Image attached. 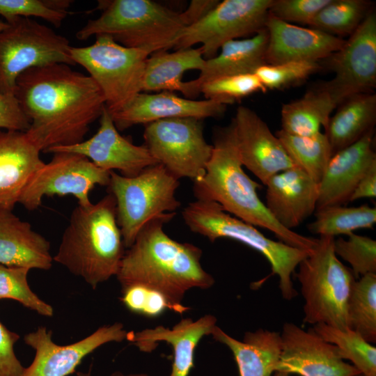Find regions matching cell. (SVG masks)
Listing matches in <instances>:
<instances>
[{
    "mask_svg": "<svg viewBox=\"0 0 376 376\" xmlns=\"http://www.w3.org/2000/svg\"><path fill=\"white\" fill-rule=\"evenodd\" d=\"M121 301L130 311L148 318L160 315L171 310L167 299L159 292L134 285L122 289Z\"/></svg>",
    "mask_w": 376,
    "mask_h": 376,
    "instance_id": "60d3db41",
    "label": "cell"
},
{
    "mask_svg": "<svg viewBox=\"0 0 376 376\" xmlns=\"http://www.w3.org/2000/svg\"><path fill=\"white\" fill-rule=\"evenodd\" d=\"M272 376H295V375L288 374V373H281V372H275Z\"/></svg>",
    "mask_w": 376,
    "mask_h": 376,
    "instance_id": "c3c4849f",
    "label": "cell"
},
{
    "mask_svg": "<svg viewBox=\"0 0 376 376\" xmlns=\"http://www.w3.org/2000/svg\"><path fill=\"white\" fill-rule=\"evenodd\" d=\"M268 34L265 28L252 37L235 39L224 44L213 58L206 59L197 78L184 81L181 93L187 98L201 93L202 86L212 79L240 74L254 73L266 63Z\"/></svg>",
    "mask_w": 376,
    "mask_h": 376,
    "instance_id": "cb8c5ba5",
    "label": "cell"
},
{
    "mask_svg": "<svg viewBox=\"0 0 376 376\" xmlns=\"http://www.w3.org/2000/svg\"><path fill=\"white\" fill-rule=\"evenodd\" d=\"M205 61L200 47L155 52L146 60L142 92H181L185 72L201 71Z\"/></svg>",
    "mask_w": 376,
    "mask_h": 376,
    "instance_id": "f1b7e54d",
    "label": "cell"
},
{
    "mask_svg": "<svg viewBox=\"0 0 376 376\" xmlns=\"http://www.w3.org/2000/svg\"><path fill=\"white\" fill-rule=\"evenodd\" d=\"M265 185V205L286 229L293 230L316 210L319 184L296 166L273 175Z\"/></svg>",
    "mask_w": 376,
    "mask_h": 376,
    "instance_id": "7402d4cb",
    "label": "cell"
},
{
    "mask_svg": "<svg viewBox=\"0 0 376 376\" xmlns=\"http://www.w3.org/2000/svg\"><path fill=\"white\" fill-rule=\"evenodd\" d=\"M179 179L163 165L148 166L133 177L110 171L108 185L116 203V218L125 247L133 244L142 227L154 217L175 212Z\"/></svg>",
    "mask_w": 376,
    "mask_h": 376,
    "instance_id": "ba28073f",
    "label": "cell"
},
{
    "mask_svg": "<svg viewBox=\"0 0 376 376\" xmlns=\"http://www.w3.org/2000/svg\"><path fill=\"white\" fill-rule=\"evenodd\" d=\"M6 22L0 31V93L14 94L17 77L30 68L75 65L69 40L50 27L28 17Z\"/></svg>",
    "mask_w": 376,
    "mask_h": 376,
    "instance_id": "30bf717a",
    "label": "cell"
},
{
    "mask_svg": "<svg viewBox=\"0 0 376 376\" xmlns=\"http://www.w3.org/2000/svg\"><path fill=\"white\" fill-rule=\"evenodd\" d=\"M175 215H158L142 227L125 251L116 278L122 289L139 285L159 292L172 311L182 314L189 310L182 304L185 293L193 288H210L214 279L202 267L199 247L165 233L164 226Z\"/></svg>",
    "mask_w": 376,
    "mask_h": 376,
    "instance_id": "7a4b0ae2",
    "label": "cell"
},
{
    "mask_svg": "<svg viewBox=\"0 0 376 376\" xmlns=\"http://www.w3.org/2000/svg\"><path fill=\"white\" fill-rule=\"evenodd\" d=\"M331 0H273L269 13L288 23L308 25Z\"/></svg>",
    "mask_w": 376,
    "mask_h": 376,
    "instance_id": "b9f144b4",
    "label": "cell"
},
{
    "mask_svg": "<svg viewBox=\"0 0 376 376\" xmlns=\"http://www.w3.org/2000/svg\"><path fill=\"white\" fill-rule=\"evenodd\" d=\"M29 126L15 94L0 93V130L26 132Z\"/></svg>",
    "mask_w": 376,
    "mask_h": 376,
    "instance_id": "ee69618b",
    "label": "cell"
},
{
    "mask_svg": "<svg viewBox=\"0 0 376 376\" xmlns=\"http://www.w3.org/2000/svg\"><path fill=\"white\" fill-rule=\"evenodd\" d=\"M349 327L370 343L376 342V273L353 283L347 304Z\"/></svg>",
    "mask_w": 376,
    "mask_h": 376,
    "instance_id": "836d02e7",
    "label": "cell"
},
{
    "mask_svg": "<svg viewBox=\"0 0 376 376\" xmlns=\"http://www.w3.org/2000/svg\"><path fill=\"white\" fill-rule=\"evenodd\" d=\"M227 105L219 100L181 97L171 91L141 92L126 107L111 116L118 130L123 131L136 125H145L166 118H218L224 115Z\"/></svg>",
    "mask_w": 376,
    "mask_h": 376,
    "instance_id": "d6986e66",
    "label": "cell"
},
{
    "mask_svg": "<svg viewBox=\"0 0 376 376\" xmlns=\"http://www.w3.org/2000/svg\"><path fill=\"white\" fill-rule=\"evenodd\" d=\"M101 15L76 33L79 40L106 35L120 45L152 54L173 48L188 26L182 13L150 0L99 1Z\"/></svg>",
    "mask_w": 376,
    "mask_h": 376,
    "instance_id": "5b68a950",
    "label": "cell"
},
{
    "mask_svg": "<svg viewBox=\"0 0 376 376\" xmlns=\"http://www.w3.org/2000/svg\"><path fill=\"white\" fill-rule=\"evenodd\" d=\"M232 120L242 166L263 184L295 166L279 138L254 111L240 106Z\"/></svg>",
    "mask_w": 376,
    "mask_h": 376,
    "instance_id": "ac0fdd59",
    "label": "cell"
},
{
    "mask_svg": "<svg viewBox=\"0 0 376 376\" xmlns=\"http://www.w3.org/2000/svg\"><path fill=\"white\" fill-rule=\"evenodd\" d=\"M219 1L193 0L187 8L182 12L188 26L195 23L209 13Z\"/></svg>",
    "mask_w": 376,
    "mask_h": 376,
    "instance_id": "bcb514c9",
    "label": "cell"
},
{
    "mask_svg": "<svg viewBox=\"0 0 376 376\" xmlns=\"http://www.w3.org/2000/svg\"><path fill=\"white\" fill-rule=\"evenodd\" d=\"M261 185L244 171L233 120L214 131L212 152L205 173L194 181L197 200L219 203L231 215L255 227L274 233L279 241L310 251L318 238L306 237L283 227L273 217L258 195Z\"/></svg>",
    "mask_w": 376,
    "mask_h": 376,
    "instance_id": "3957f363",
    "label": "cell"
},
{
    "mask_svg": "<svg viewBox=\"0 0 376 376\" xmlns=\"http://www.w3.org/2000/svg\"><path fill=\"white\" fill-rule=\"evenodd\" d=\"M373 144L374 129L331 156L319 183L316 210L350 202L358 182L376 162Z\"/></svg>",
    "mask_w": 376,
    "mask_h": 376,
    "instance_id": "44dd1931",
    "label": "cell"
},
{
    "mask_svg": "<svg viewBox=\"0 0 376 376\" xmlns=\"http://www.w3.org/2000/svg\"><path fill=\"white\" fill-rule=\"evenodd\" d=\"M19 336L0 322V376H22L25 368L14 350Z\"/></svg>",
    "mask_w": 376,
    "mask_h": 376,
    "instance_id": "7bdbcfd3",
    "label": "cell"
},
{
    "mask_svg": "<svg viewBox=\"0 0 376 376\" xmlns=\"http://www.w3.org/2000/svg\"><path fill=\"white\" fill-rule=\"evenodd\" d=\"M372 4L367 0H331L308 26L340 38L350 36L371 10Z\"/></svg>",
    "mask_w": 376,
    "mask_h": 376,
    "instance_id": "e575fe53",
    "label": "cell"
},
{
    "mask_svg": "<svg viewBox=\"0 0 376 376\" xmlns=\"http://www.w3.org/2000/svg\"><path fill=\"white\" fill-rule=\"evenodd\" d=\"M335 74L324 85L338 105L359 93H373L376 86V15L371 9L342 47L320 61Z\"/></svg>",
    "mask_w": 376,
    "mask_h": 376,
    "instance_id": "5bb4252c",
    "label": "cell"
},
{
    "mask_svg": "<svg viewBox=\"0 0 376 376\" xmlns=\"http://www.w3.org/2000/svg\"><path fill=\"white\" fill-rule=\"evenodd\" d=\"M67 152L81 155L107 171H119L122 175L133 177L148 166L159 164L144 146H137L123 136L104 107L97 132L77 144L55 147L46 153Z\"/></svg>",
    "mask_w": 376,
    "mask_h": 376,
    "instance_id": "e0dca14e",
    "label": "cell"
},
{
    "mask_svg": "<svg viewBox=\"0 0 376 376\" xmlns=\"http://www.w3.org/2000/svg\"><path fill=\"white\" fill-rule=\"evenodd\" d=\"M127 333L121 322H114L99 327L77 342L60 345L52 340L51 331L39 327L24 337V343L35 351V357L22 376L71 375L87 355L106 343L122 342Z\"/></svg>",
    "mask_w": 376,
    "mask_h": 376,
    "instance_id": "9a60e30c",
    "label": "cell"
},
{
    "mask_svg": "<svg viewBox=\"0 0 376 376\" xmlns=\"http://www.w3.org/2000/svg\"><path fill=\"white\" fill-rule=\"evenodd\" d=\"M93 44L71 47L75 65L88 72L101 90L110 114L126 107L142 92L147 52L123 46L106 35L95 36Z\"/></svg>",
    "mask_w": 376,
    "mask_h": 376,
    "instance_id": "9c48e42d",
    "label": "cell"
},
{
    "mask_svg": "<svg viewBox=\"0 0 376 376\" xmlns=\"http://www.w3.org/2000/svg\"><path fill=\"white\" fill-rule=\"evenodd\" d=\"M281 349L275 372L297 376H354L360 372L345 361L336 346L324 340L313 329L292 322L283 324Z\"/></svg>",
    "mask_w": 376,
    "mask_h": 376,
    "instance_id": "2e32d148",
    "label": "cell"
},
{
    "mask_svg": "<svg viewBox=\"0 0 376 376\" xmlns=\"http://www.w3.org/2000/svg\"><path fill=\"white\" fill-rule=\"evenodd\" d=\"M265 28L268 34L266 63L320 61L340 49L345 40L313 28L282 21L269 13Z\"/></svg>",
    "mask_w": 376,
    "mask_h": 376,
    "instance_id": "ffe728a7",
    "label": "cell"
},
{
    "mask_svg": "<svg viewBox=\"0 0 376 376\" xmlns=\"http://www.w3.org/2000/svg\"><path fill=\"white\" fill-rule=\"evenodd\" d=\"M8 23L0 20V31L5 29L8 26Z\"/></svg>",
    "mask_w": 376,
    "mask_h": 376,
    "instance_id": "681fc988",
    "label": "cell"
},
{
    "mask_svg": "<svg viewBox=\"0 0 376 376\" xmlns=\"http://www.w3.org/2000/svg\"><path fill=\"white\" fill-rule=\"evenodd\" d=\"M338 106L324 83L308 91L301 98L283 104L281 130L288 134L310 136L326 127L331 113Z\"/></svg>",
    "mask_w": 376,
    "mask_h": 376,
    "instance_id": "f546056e",
    "label": "cell"
},
{
    "mask_svg": "<svg viewBox=\"0 0 376 376\" xmlns=\"http://www.w3.org/2000/svg\"><path fill=\"white\" fill-rule=\"evenodd\" d=\"M376 196V162H374L361 178L355 187L350 202Z\"/></svg>",
    "mask_w": 376,
    "mask_h": 376,
    "instance_id": "f6af8a7d",
    "label": "cell"
},
{
    "mask_svg": "<svg viewBox=\"0 0 376 376\" xmlns=\"http://www.w3.org/2000/svg\"><path fill=\"white\" fill-rule=\"evenodd\" d=\"M77 376H91V372H78ZM111 376H149L146 373H131L128 375H125L120 372H114Z\"/></svg>",
    "mask_w": 376,
    "mask_h": 376,
    "instance_id": "7dc6e473",
    "label": "cell"
},
{
    "mask_svg": "<svg viewBox=\"0 0 376 376\" xmlns=\"http://www.w3.org/2000/svg\"><path fill=\"white\" fill-rule=\"evenodd\" d=\"M273 0H224L204 17L187 26L173 49L201 44L204 58L218 54L226 42L254 35L265 28Z\"/></svg>",
    "mask_w": 376,
    "mask_h": 376,
    "instance_id": "7c38bea8",
    "label": "cell"
},
{
    "mask_svg": "<svg viewBox=\"0 0 376 376\" xmlns=\"http://www.w3.org/2000/svg\"><path fill=\"white\" fill-rule=\"evenodd\" d=\"M14 94L30 122L26 134L44 152L83 141L105 107L95 81L65 63L24 71L17 79Z\"/></svg>",
    "mask_w": 376,
    "mask_h": 376,
    "instance_id": "6da1fadb",
    "label": "cell"
},
{
    "mask_svg": "<svg viewBox=\"0 0 376 376\" xmlns=\"http://www.w3.org/2000/svg\"><path fill=\"white\" fill-rule=\"evenodd\" d=\"M45 163L25 185L18 203L29 211L38 209L44 196L72 195L81 205L91 203L90 191L95 185L108 186L110 171L95 166L77 153L58 152Z\"/></svg>",
    "mask_w": 376,
    "mask_h": 376,
    "instance_id": "4fadbf2b",
    "label": "cell"
},
{
    "mask_svg": "<svg viewBox=\"0 0 376 376\" xmlns=\"http://www.w3.org/2000/svg\"><path fill=\"white\" fill-rule=\"evenodd\" d=\"M312 329L324 340L336 346L341 357L350 361L360 373L376 376V347L358 332L323 323L314 324Z\"/></svg>",
    "mask_w": 376,
    "mask_h": 376,
    "instance_id": "d6a6232c",
    "label": "cell"
},
{
    "mask_svg": "<svg viewBox=\"0 0 376 376\" xmlns=\"http://www.w3.org/2000/svg\"><path fill=\"white\" fill-rule=\"evenodd\" d=\"M211 335L230 349L240 376H272L275 373L281 349L280 333L258 329L246 332L238 340L217 325Z\"/></svg>",
    "mask_w": 376,
    "mask_h": 376,
    "instance_id": "4316f807",
    "label": "cell"
},
{
    "mask_svg": "<svg viewBox=\"0 0 376 376\" xmlns=\"http://www.w3.org/2000/svg\"><path fill=\"white\" fill-rule=\"evenodd\" d=\"M182 216L193 233L212 242L228 238L258 251L269 262L272 274L278 276L283 297L291 300L297 296L292 276L310 251L268 238L256 227L228 213L214 201L196 199L183 209Z\"/></svg>",
    "mask_w": 376,
    "mask_h": 376,
    "instance_id": "8992f818",
    "label": "cell"
},
{
    "mask_svg": "<svg viewBox=\"0 0 376 376\" xmlns=\"http://www.w3.org/2000/svg\"><path fill=\"white\" fill-rule=\"evenodd\" d=\"M275 135L294 165L319 184L332 156L326 134L320 132L313 136H301L280 130Z\"/></svg>",
    "mask_w": 376,
    "mask_h": 376,
    "instance_id": "1f68e13d",
    "label": "cell"
},
{
    "mask_svg": "<svg viewBox=\"0 0 376 376\" xmlns=\"http://www.w3.org/2000/svg\"><path fill=\"white\" fill-rule=\"evenodd\" d=\"M217 326V318L208 314L196 320L183 318L171 329L159 325L139 331H129L127 339L143 352L155 350L159 342L169 343L173 361L169 376H189L194 367L195 350L204 336L211 335Z\"/></svg>",
    "mask_w": 376,
    "mask_h": 376,
    "instance_id": "603a6c76",
    "label": "cell"
},
{
    "mask_svg": "<svg viewBox=\"0 0 376 376\" xmlns=\"http://www.w3.org/2000/svg\"><path fill=\"white\" fill-rule=\"evenodd\" d=\"M53 256L49 242L13 211H0V264L48 270Z\"/></svg>",
    "mask_w": 376,
    "mask_h": 376,
    "instance_id": "484cf974",
    "label": "cell"
},
{
    "mask_svg": "<svg viewBox=\"0 0 376 376\" xmlns=\"http://www.w3.org/2000/svg\"><path fill=\"white\" fill-rule=\"evenodd\" d=\"M320 61H290L276 65L265 64L259 67L255 74L267 89H282L306 80L322 70Z\"/></svg>",
    "mask_w": 376,
    "mask_h": 376,
    "instance_id": "ab89813d",
    "label": "cell"
},
{
    "mask_svg": "<svg viewBox=\"0 0 376 376\" xmlns=\"http://www.w3.org/2000/svg\"><path fill=\"white\" fill-rule=\"evenodd\" d=\"M25 132L0 130V211H13L29 179L45 162Z\"/></svg>",
    "mask_w": 376,
    "mask_h": 376,
    "instance_id": "d4e9b609",
    "label": "cell"
},
{
    "mask_svg": "<svg viewBox=\"0 0 376 376\" xmlns=\"http://www.w3.org/2000/svg\"><path fill=\"white\" fill-rule=\"evenodd\" d=\"M354 376H366V375H363V374H361V373H359V374H357V375H354Z\"/></svg>",
    "mask_w": 376,
    "mask_h": 376,
    "instance_id": "f907efd6",
    "label": "cell"
},
{
    "mask_svg": "<svg viewBox=\"0 0 376 376\" xmlns=\"http://www.w3.org/2000/svg\"><path fill=\"white\" fill-rule=\"evenodd\" d=\"M324 128L332 155L352 145L374 129L376 121V95L363 93L343 101Z\"/></svg>",
    "mask_w": 376,
    "mask_h": 376,
    "instance_id": "83f0119b",
    "label": "cell"
},
{
    "mask_svg": "<svg viewBox=\"0 0 376 376\" xmlns=\"http://www.w3.org/2000/svg\"><path fill=\"white\" fill-rule=\"evenodd\" d=\"M334 237H320L297 266L296 277L304 300V322L350 329L347 304L357 279L334 249Z\"/></svg>",
    "mask_w": 376,
    "mask_h": 376,
    "instance_id": "52a82bcc",
    "label": "cell"
},
{
    "mask_svg": "<svg viewBox=\"0 0 376 376\" xmlns=\"http://www.w3.org/2000/svg\"><path fill=\"white\" fill-rule=\"evenodd\" d=\"M30 269L0 264V299L15 300L24 306L45 317L54 315L52 306L41 299L29 285Z\"/></svg>",
    "mask_w": 376,
    "mask_h": 376,
    "instance_id": "d590c367",
    "label": "cell"
},
{
    "mask_svg": "<svg viewBox=\"0 0 376 376\" xmlns=\"http://www.w3.org/2000/svg\"><path fill=\"white\" fill-rule=\"evenodd\" d=\"M69 0H0V15L6 22L15 17L42 18L55 27L68 16Z\"/></svg>",
    "mask_w": 376,
    "mask_h": 376,
    "instance_id": "8d00e7d4",
    "label": "cell"
},
{
    "mask_svg": "<svg viewBox=\"0 0 376 376\" xmlns=\"http://www.w3.org/2000/svg\"><path fill=\"white\" fill-rule=\"evenodd\" d=\"M267 90L255 73L219 77L205 83L201 88L205 99L219 100L226 104L252 93Z\"/></svg>",
    "mask_w": 376,
    "mask_h": 376,
    "instance_id": "f35d334b",
    "label": "cell"
},
{
    "mask_svg": "<svg viewBox=\"0 0 376 376\" xmlns=\"http://www.w3.org/2000/svg\"><path fill=\"white\" fill-rule=\"evenodd\" d=\"M144 146L178 179L195 181L203 175L212 145L203 134V120L172 118L145 125Z\"/></svg>",
    "mask_w": 376,
    "mask_h": 376,
    "instance_id": "8fae6325",
    "label": "cell"
},
{
    "mask_svg": "<svg viewBox=\"0 0 376 376\" xmlns=\"http://www.w3.org/2000/svg\"><path fill=\"white\" fill-rule=\"evenodd\" d=\"M347 239H334V249L338 257L351 266L357 279L370 273H376V241L367 236L352 233Z\"/></svg>",
    "mask_w": 376,
    "mask_h": 376,
    "instance_id": "74e56055",
    "label": "cell"
},
{
    "mask_svg": "<svg viewBox=\"0 0 376 376\" xmlns=\"http://www.w3.org/2000/svg\"><path fill=\"white\" fill-rule=\"evenodd\" d=\"M125 251L116 200L109 193L95 203L75 207L53 261L95 289L116 276Z\"/></svg>",
    "mask_w": 376,
    "mask_h": 376,
    "instance_id": "277c9868",
    "label": "cell"
},
{
    "mask_svg": "<svg viewBox=\"0 0 376 376\" xmlns=\"http://www.w3.org/2000/svg\"><path fill=\"white\" fill-rule=\"evenodd\" d=\"M376 223V208L368 204L355 207L333 205L315 210L308 230L320 237L348 235L354 230L373 228Z\"/></svg>",
    "mask_w": 376,
    "mask_h": 376,
    "instance_id": "4dcf8cb0",
    "label": "cell"
}]
</instances>
